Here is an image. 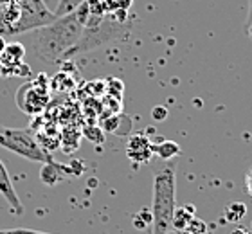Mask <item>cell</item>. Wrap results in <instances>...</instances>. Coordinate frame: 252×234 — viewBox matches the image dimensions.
<instances>
[{
	"label": "cell",
	"mask_w": 252,
	"mask_h": 234,
	"mask_svg": "<svg viewBox=\"0 0 252 234\" xmlns=\"http://www.w3.org/2000/svg\"><path fill=\"white\" fill-rule=\"evenodd\" d=\"M34 33L36 34L32 38V54L45 65H58L63 62L65 54L76 45L83 33V26L72 11L68 15L58 16L49 26L40 27Z\"/></svg>",
	"instance_id": "obj_1"
},
{
	"label": "cell",
	"mask_w": 252,
	"mask_h": 234,
	"mask_svg": "<svg viewBox=\"0 0 252 234\" xmlns=\"http://www.w3.org/2000/svg\"><path fill=\"white\" fill-rule=\"evenodd\" d=\"M175 209H177V171L175 164H168L162 169H158L153 177L150 234H168L173 229Z\"/></svg>",
	"instance_id": "obj_2"
},
{
	"label": "cell",
	"mask_w": 252,
	"mask_h": 234,
	"mask_svg": "<svg viewBox=\"0 0 252 234\" xmlns=\"http://www.w3.org/2000/svg\"><path fill=\"white\" fill-rule=\"evenodd\" d=\"M131 31V20L130 22H117L110 15H90L85 22L83 33L76 45L65 54V60H72L76 54H85L89 51H94L97 47L105 45L106 42L117 40V38L126 36Z\"/></svg>",
	"instance_id": "obj_3"
},
{
	"label": "cell",
	"mask_w": 252,
	"mask_h": 234,
	"mask_svg": "<svg viewBox=\"0 0 252 234\" xmlns=\"http://www.w3.org/2000/svg\"><path fill=\"white\" fill-rule=\"evenodd\" d=\"M0 146L27 161L49 164L54 159L43 150L38 139L27 128H0Z\"/></svg>",
	"instance_id": "obj_4"
},
{
	"label": "cell",
	"mask_w": 252,
	"mask_h": 234,
	"mask_svg": "<svg viewBox=\"0 0 252 234\" xmlns=\"http://www.w3.org/2000/svg\"><path fill=\"white\" fill-rule=\"evenodd\" d=\"M51 79L47 74H38L36 78L24 83L16 92V104L27 115H38L45 110L51 99Z\"/></svg>",
	"instance_id": "obj_5"
},
{
	"label": "cell",
	"mask_w": 252,
	"mask_h": 234,
	"mask_svg": "<svg viewBox=\"0 0 252 234\" xmlns=\"http://www.w3.org/2000/svg\"><path fill=\"white\" fill-rule=\"evenodd\" d=\"M18 7H20V20H18V29H16L18 34L36 31L58 18L43 0H20Z\"/></svg>",
	"instance_id": "obj_6"
},
{
	"label": "cell",
	"mask_w": 252,
	"mask_h": 234,
	"mask_svg": "<svg viewBox=\"0 0 252 234\" xmlns=\"http://www.w3.org/2000/svg\"><path fill=\"white\" fill-rule=\"evenodd\" d=\"M126 155L128 159L137 164H148V161L152 159L153 151H152V142L146 135L142 134H135L128 139V144H126Z\"/></svg>",
	"instance_id": "obj_7"
},
{
	"label": "cell",
	"mask_w": 252,
	"mask_h": 234,
	"mask_svg": "<svg viewBox=\"0 0 252 234\" xmlns=\"http://www.w3.org/2000/svg\"><path fill=\"white\" fill-rule=\"evenodd\" d=\"M0 195H2L4 200L7 202L11 213H15V214L24 213V205H22L20 198H18V195H16L15 186H13V182H11L9 173H7V169H5L4 162L2 161H0Z\"/></svg>",
	"instance_id": "obj_8"
},
{
	"label": "cell",
	"mask_w": 252,
	"mask_h": 234,
	"mask_svg": "<svg viewBox=\"0 0 252 234\" xmlns=\"http://www.w3.org/2000/svg\"><path fill=\"white\" fill-rule=\"evenodd\" d=\"M20 20V7L18 4H5L0 7V36H16Z\"/></svg>",
	"instance_id": "obj_9"
},
{
	"label": "cell",
	"mask_w": 252,
	"mask_h": 234,
	"mask_svg": "<svg viewBox=\"0 0 252 234\" xmlns=\"http://www.w3.org/2000/svg\"><path fill=\"white\" fill-rule=\"evenodd\" d=\"M65 175L74 177L76 173H74L68 166L58 164L56 161L49 162V164H43L42 171H40V178H42V182L47 184V186H54V184H58Z\"/></svg>",
	"instance_id": "obj_10"
},
{
	"label": "cell",
	"mask_w": 252,
	"mask_h": 234,
	"mask_svg": "<svg viewBox=\"0 0 252 234\" xmlns=\"http://www.w3.org/2000/svg\"><path fill=\"white\" fill-rule=\"evenodd\" d=\"M26 58V47L20 42H11L5 45V49L0 52V65H15L24 62Z\"/></svg>",
	"instance_id": "obj_11"
},
{
	"label": "cell",
	"mask_w": 252,
	"mask_h": 234,
	"mask_svg": "<svg viewBox=\"0 0 252 234\" xmlns=\"http://www.w3.org/2000/svg\"><path fill=\"white\" fill-rule=\"evenodd\" d=\"M153 155L160 157L162 161H173L175 157L180 155V144L173 142V140H160L158 144H152Z\"/></svg>",
	"instance_id": "obj_12"
},
{
	"label": "cell",
	"mask_w": 252,
	"mask_h": 234,
	"mask_svg": "<svg viewBox=\"0 0 252 234\" xmlns=\"http://www.w3.org/2000/svg\"><path fill=\"white\" fill-rule=\"evenodd\" d=\"M194 220V207L193 205H182V207L175 209V216H173V229H177L179 233L188 227L191 222Z\"/></svg>",
	"instance_id": "obj_13"
},
{
	"label": "cell",
	"mask_w": 252,
	"mask_h": 234,
	"mask_svg": "<svg viewBox=\"0 0 252 234\" xmlns=\"http://www.w3.org/2000/svg\"><path fill=\"white\" fill-rule=\"evenodd\" d=\"M29 76H32V72L26 62L15 65H0V78H29Z\"/></svg>",
	"instance_id": "obj_14"
},
{
	"label": "cell",
	"mask_w": 252,
	"mask_h": 234,
	"mask_svg": "<svg viewBox=\"0 0 252 234\" xmlns=\"http://www.w3.org/2000/svg\"><path fill=\"white\" fill-rule=\"evenodd\" d=\"M245 214H247V207H245V203H242V202L229 203L225 209V220L227 222H231V224L240 222Z\"/></svg>",
	"instance_id": "obj_15"
},
{
	"label": "cell",
	"mask_w": 252,
	"mask_h": 234,
	"mask_svg": "<svg viewBox=\"0 0 252 234\" xmlns=\"http://www.w3.org/2000/svg\"><path fill=\"white\" fill-rule=\"evenodd\" d=\"M51 87H53V90H60V92L65 90L67 92V90L74 89V81L67 72H60L56 74V78L51 79Z\"/></svg>",
	"instance_id": "obj_16"
},
{
	"label": "cell",
	"mask_w": 252,
	"mask_h": 234,
	"mask_svg": "<svg viewBox=\"0 0 252 234\" xmlns=\"http://www.w3.org/2000/svg\"><path fill=\"white\" fill-rule=\"evenodd\" d=\"M83 2H87V0H58V7H56V11H54V15L56 16L68 15V13L76 11V7L81 5Z\"/></svg>",
	"instance_id": "obj_17"
},
{
	"label": "cell",
	"mask_w": 252,
	"mask_h": 234,
	"mask_svg": "<svg viewBox=\"0 0 252 234\" xmlns=\"http://www.w3.org/2000/svg\"><path fill=\"white\" fill-rule=\"evenodd\" d=\"M83 132H85L83 135L87 137L89 140H92V142H95V144H101V142H103V139H105V135H103V130H101V128H97V126H87Z\"/></svg>",
	"instance_id": "obj_18"
},
{
	"label": "cell",
	"mask_w": 252,
	"mask_h": 234,
	"mask_svg": "<svg viewBox=\"0 0 252 234\" xmlns=\"http://www.w3.org/2000/svg\"><path fill=\"white\" fill-rule=\"evenodd\" d=\"M205 233H207V227H205L204 222L198 218H194L193 222L182 231V234H205Z\"/></svg>",
	"instance_id": "obj_19"
},
{
	"label": "cell",
	"mask_w": 252,
	"mask_h": 234,
	"mask_svg": "<svg viewBox=\"0 0 252 234\" xmlns=\"http://www.w3.org/2000/svg\"><path fill=\"white\" fill-rule=\"evenodd\" d=\"M0 234H53V233H43V231H36V229L16 227V229H0Z\"/></svg>",
	"instance_id": "obj_20"
},
{
	"label": "cell",
	"mask_w": 252,
	"mask_h": 234,
	"mask_svg": "<svg viewBox=\"0 0 252 234\" xmlns=\"http://www.w3.org/2000/svg\"><path fill=\"white\" fill-rule=\"evenodd\" d=\"M152 117L155 121H164L168 117V108H164V106H155L152 110Z\"/></svg>",
	"instance_id": "obj_21"
},
{
	"label": "cell",
	"mask_w": 252,
	"mask_h": 234,
	"mask_svg": "<svg viewBox=\"0 0 252 234\" xmlns=\"http://www.w3.org/2000/svg\"><path fill=\"white\" fill-rule=\"evenodd\" d=\"M245 31L252 38V0H249V13H247V22H245Z\"/></svg>",
	"instance_id": "obj_22"
},
{
	"label": "cell",
	"mask_w": 252,
	"mask_h": 234,
	"mask_svg": "<svg viewBox=\"0 0 252 234\" xmlns=\"http://www.w3.org/2000/svg\"><path fill=\"white\" fill-rule=\"evenodd\" d=\"M245 186H247L249 195H252V169L247 173V177H245Z\"/></svg>",
	"instance_id": "obj_23"
},
{
	"label": "cell",
	"mask_w": 252,
	"mask_h": 234,
	"mask_svg": "<svg viewBox=\"0 0 252 234\" xmlns=\"http://www.w3.org/2000/svg\"><path fill=\"white\" fill-rule=\"evenodd\" d=\"M5 45H7V42H5V38H4V36H0V52L4 51Z\"/></svg>",
	"instance_id": "obj_24"
},
{
	"label": "cell",
	"mask_w": 252,
	"mask_h": 234,
	"mask_svg": "<svg viewBox=\"0 0 252 234\" xmlns=\"http://www.w3.org/2000/svg\"><path fill=\"white\" fill-rule=\"evenodd\" d=\"M5 2H7V4H18L20 0H5Z\"/></svg>",
	"instance_id": "obj_25"
},
{
	"label": "cell",
	"mask_w": 252,
	"mask_h": 234,
	"mask_svg": "<svg viewBox=\"0 0 252 234\" xmlns=\"http://www.w3.org/2000/svg\"><path fill=\"white\" fill-rule=\"evenodd\" d=\"M7 4V2H5V0H0V7H2V5H5Z\"/></svg>",
	"instance_id": "obj_26"
}]
</instances>
